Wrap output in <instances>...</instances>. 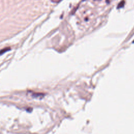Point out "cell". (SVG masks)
I'll use <instances>...</instances> for the list:
<instances>
[{"mask_svg": "<svg viewBox=\"0 0 134 134\" xmlns=\"http://www.w3.org/2000/svg\"><path fill=\"white\" fill-rule=\"evenodd\" d=\"M10 50H11L10 47H6V48H5L2 49L1 51H0V55H3V54L6 53V52L9 51Z\"/></svg>", "mask_w": 134, "mask_h": 134, "instance_id": "cell-1", "label": "cell"}, {"mask_svg": "<svg viewBox=\"0 0 134 134\" xmlns=\"http://www.w3.org/2000/svg\"><path fill=\"white\" fill-rule=\"evenodd\" d=\"M43 94H42V93H33L32 96L33 97H35V98H37V97H39L40 96H43Z\"/></svg>", "mask_w": 134, "mask_h": 134, "instance_id": "cell-2", "label": "cell"}, {"mask_svg": "<svg viewBox=\"0 0 134 134\" xmlns=\"http://www.w3.org/2000/svg\"><path fill=\"white\" fill-rule=\"evenodd\" d=\"M62 1V0H51V1L53 3H57L60 2V1Z\"/></svg>", "mask_w": 134, "mask_h": 134, "instance_id": "cell-3", "label": "cell"}]
</instances>
